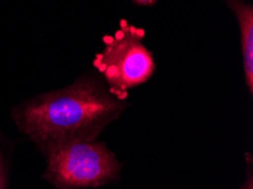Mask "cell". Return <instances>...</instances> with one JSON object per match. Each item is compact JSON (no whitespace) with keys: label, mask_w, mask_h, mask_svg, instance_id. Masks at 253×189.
Returning <instances> with one entry per match:
<instances>
[{"label":"cell","mask_w":253,"mask_h":189,"mask_svg":"<svg viewBox=\"0 0 253 189\" xmlns=\"http://www.w3.org/2000/svg\"><path fill=\"white\" fill-rule=\"evenodd\" d=\"M127 107L112 91L90 77L38 95L17 106L18 128L45 152L73 142L93 141Z\"/></svg>","instance_id":"obj_1"},{"label":"cell","mask_w":253,"mask_h":189,"mask_svg":"<svg viewBox=\"0 0 253 189\" xmlns=\"http://www.w3.org/2000/svg\"><path fill=\"white\" fill-rule=\"evenodd\" d=\"M44 178L61 189L98 187L116 178L121 170L116 156L103 143L73 142L47 151Z\"/></svg>","instance_id":"obj_2"},{"label":"cell","mask_w":253,"mask_h":189,"mask_svg":"<svg viewBox=\"0 0 253 189\" xmlns=\"http://www.w3.org/2000/svg\"><path fill=\"white\" fill-rule=\"evenodd\" d=\"M143 37V31L123 22L114 37L105 38L106 47L95 58V67L117 96L145 83L156 71L151 52L142 43Z\"/></svg>","instance_id":"obj_3"},{"label":"cell","mask_w":253,"mask_h":189,"mask_svg":"<svg viewBox=\"0 0 253 189\" xmlns=\"http://www.w3.org/2000/svg\"><path fill=\"white\" fill-rule=\"evenodd\" d=\"M239 21L241 31V44L243 51L244 75L247 86L253 91V9L242 0H226Z\"/></svg>","instance_id":"obj_4"},{"label":"cell","mask_w":253,"mask_h":189,"mask_svg":"<svg viewBox=\"0 0 253 189\" xmlns=\"http://www.w3.org/2000/svg\"><path fill=\"white\" fill-rule=\"evenodd\" d=\"M0 189H6V176L5 169H3L1 152H0Z\"/></svg>","instance_id":"obj_5"},{"label":"cell","mask_w":253,"mask_h":189,"mask_svg":"<svg viewBox=\"0 0 253 189\" xmlns=\"http://www.w3.org/2000/svg\"><path fill=\"white\" fill-rule=\"evenodd\" d=\"M137 5H142V6H151L155 3L157 0H134Z\"/></svg>","instance_id":"obj_6"}]
</instances>
